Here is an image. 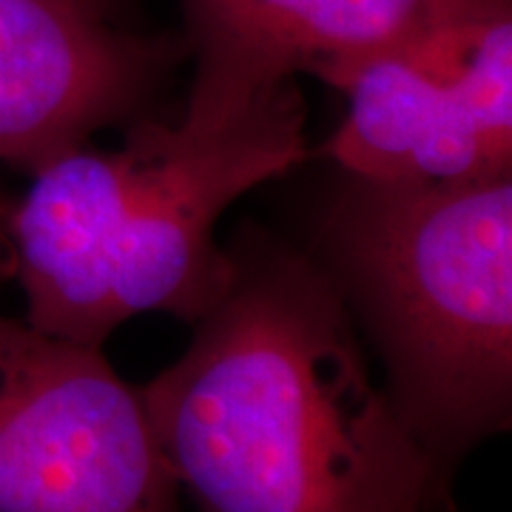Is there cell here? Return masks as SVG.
I'll return each mask as SVG.
<instances>
[{"label": "cell", "mask_w": 512, "mask_h": 512, "mask_svg": "<svg viewBox=\"0 0 512 512\" xmlns=\"http://www.w3.org/2000/svg\"><path fill=\"white\" fill-rule=\"evenodd\" d=\"M456 512H458V510H456Z\"/></svg>", "instance_id": "9"}, {"label": "cell", "mask_w": 512, "mask_h": 512, "mask_svg": "<svg viewBox=\"0 0 512 512\" xmlns=\"http://www.w3.org/2000/svg\"><path fill=\"white\" fill-rule=\"evenodd\" d=\"M504 0H180L191 126H220L296 74L328 83L376 49Z\"/></svg>", "instance_id": "7"}, {"label": "cell", "mask_w": 512, "mask_h": 512, "mask_svg": "<svg viewBox=\"0 0 512 512\" xmlns=\"http://www.w3.org/2000/svg\"><path fill=\"white\" fill-rule=\"evenodd\" d=\"M0 220H6V208H3V200H0Z\"/></svg>", "instance_id": "8"}, {"label": "cell", "mask_w": 512, "mask_h": 512, "mask_svg": "<svg viewBox=\"0 0 512 512\" xmlns=\"http://www.w3.org/2000/svg\"><path fill=\"white\" fill-rule=\"evenodd\" d=\"M384 390L441 467L512 421V174L399 183L345 174L311 239Z\"/></svg>", "instance_id": "3"}, {"label": "cell", "mask_w": 512, "mask_h": 512, "mask_svg": "<svg viewBox=\"0 0 512 512\" xmlns=\"http://www.w3.org/2000/svg\"><path fill=\"white\" fill-rule=\"evenodd\" d=\"M296 80L220 126L131 120L126 143H89L32 174L6 211L12 265L32 328L103 348L137 313L191 325L231 274L217 222L256 185L305 163Z\"/></svg>", "instance_id": "2"}, {"label": "cell", "mask_w": 512, "mask_h": 512, "mask_svg": "<svg viewBox=\"0 0 512 512\" xmlns=\"http://www.w3.org/2000/svg\"><path fill=\"white\" fill-rule=\"evenodd\" d=\"M185 49L120 26L111 0H0V160L35 174L143 117Z\"/></svg>", "instance_id": "6"}, {"label": "cell", "mask_w": 512, "mask_h": 512, "mask_svg": "<svg viewBox=\"0 0 512 512\" xmlns=\"http://www.w3.org/2000/svg\"><path fill=\"white\" fill-rule=\"evenodd\" d=\"M0 512H180L140 387L0 313Z\"/></svg>", "instance_id": "4"}, {"label": "cell", "mask_w": 512, "mask_h": 512, "mask_svg": "<svg viewBox=\"0 0 512 512\" xmlns=\"http://www.w3.org/2000/svg\"><path fill=\"white\" fill-rule=\"evenodd\" d=\"M348 114L322 154L342 174L464 183L512 174V0L350 60Z\"/></svg>", "instance_id": "5"}, {"label": "cell", "mask_w": 512, "mask_h": 512, "mask_svg": "<svg viewBox=\"0 0 512 512\" xmlns=\"http://www.w3.org/2000/svg\"><path fill=\"white\" fill-rule=\"evenodd\" d=\"M228 251L185 353L140 387L197 512H456L311 251L259 228Z\"/></svg>", "instance_id": "1"}]
</instances>
